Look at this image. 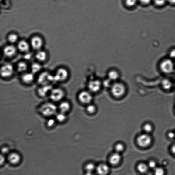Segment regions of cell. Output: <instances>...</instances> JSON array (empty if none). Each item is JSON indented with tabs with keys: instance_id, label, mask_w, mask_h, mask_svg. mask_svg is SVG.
Segmentation results:
<instances>
[{
	"instance_id": "obj_27",
	"label": "cell",
	"mask_w": 175,
	"mask_h": 175,
	"mask_svg": "<svg viewBox=\"0 0 175 175\" xmlns=\"http://www.w3.org/2000/svg\"><path fill=\"white\" fill-rule=\"evenodd\" d=\"M95 165L92 163H89L87 164L86 166V169L87 171L88 174H91L95 170L96 168Z\"/></svg>"
},
{
	"instance_id": "obj_4",
	"label": "cell",
	"mask_w": 175,
	"mask_h": 175,
	"mask_svg": "<svg viewBox=\"0 0 175 175\" xmlns=\"http://www.w3.org/2000/svg\"><path fill=\"white\" fill-rule=\"evenodd\" d=\"M15 67L9 63L2 64L0 69V75L2 79H7L12 77L15 71Z\"/></svg>"
},
{
	"instance_id": "obj_45",
	"label": "cell",
	"mask_w": 175,
	"mask_h": 175,
	"mask_svg": "<svg viewBox=\"0 0 175 175\" xmlns=\"http://www.w3.org/2000/svg\"><path fill=\"white\" fill-rule=\"evenodd\" d=\"M173 90H174L175 91V82H174Z\"/></svg>"
},
{
	"instance_id": "obj_44",
	"label": "cell",
	"mask_w": 175,
	"mask_h": 175,
	"mask_svg": "<svg viewBox=\"0 0 175 175\" xmlns=\"http://www.w3.org/2000/svg\"><path fill=\"white\" fill-rule=\"evenodd\" d=\"M8 149L7 148H4L3 149H2V152L4 153H6L7 152H8Z\"/></svg>"
},
{
	"instance_id": "obj_29",
	"label": "cell",
	"mask_w": 175,
	"mask_h": 175,
	"mask_svg": "<svg viewBox=\"0 0 175 175\" xmlns=\"http://www.w3.org/2000/svg\"><path fill=\"white\" fill-rule=\"evenodd\" d=\"M65 113L60 112V113L58 114L56 116V119L58 122H64L66 119V116Z\"/></svg>"
},
{
	"instance_id": "obj_7",
	"label": "cell",
	"mask_w": 175,
	"mask_h": 175,
	"mask_svg": "<svg viewBox=\"0 0 175 175\" xmlns=\"http://www.w3.org/2000/svg\"><path fill=\"white\" fill-rule=\"evenodd\" d=\"M29 42L32 49L36 52L42 49L44 44L43 38L39 35H35L32 36Z\"/></svg>"
},
{
	"instance_id": "obj_36",
	"label": "cell",
	"mask_w": 175,
	"mask_h": 175,
	"mask_svg": "<svg viewBox=\"0 0 175 175\" xmlns=\"http://www.w3.org/2000/svg\"><path fill=\"white\" fill-rule=\"evenodd\" d=\"M115 149L116 150V152L119 153L122 152L124 149V147L123 144L119 143L116 145L115 146Z\"/></svg>"
},
{
	"instance_id": "obj_23",
	"label": "cell",
	"mask_w": 175,
	"mask_h": 175,
	"mask_svg": "<svg viewBox=\"0 0 175 175\" xmlns=\"http://www.w3.org/2000/svg\"><path fill=\"white\" fill-rule=\"evenodd\" d=\"M7 41L9 44L15 45L19 40L18 35L15 33H10L7 37Z\"/></svg>"
},
{
	"instance_id": "obj_14",
	"label": "cell",
	"mask_w": 175,
	"mask_h": 175,
	"mask_svg": "<svg viewBox=\"0 0 175 175\" xmlns=\"http://www.w3.org/2000/svg\"><path fill=\"white\" fill-rule=\"evenodd\" d=\"M35 76V75L30 71H28L21 74L20 80L24 84L30 85L36 79Z\"/></svg>"
},
{
	"instance_id": "obj_46",
	"label": "cell",
	"mask_w": 175,
	"mask_h": 175,
	"mask_svg": "<svg viewBox=\"0 0 175 175\" xmlns=\"http://www.w3.org/2000/svg\"><path fill=\"white\" fill-rule=\"evenodd\" d=\"M174 64H175V60H174ZM174 72H175V71Z\"/></svg>"
},
{
	"instance_id": "obj_34",
	"label": "cell",
	"mask_w": 175,
	"mask_h": 175,
	"mask_svg": "<svg viewBox=\"0 0 175 175\" xmlns=\"http://www.w3.org/2000/svg\"><path fill=\"white\" fill-rule=\"evenodd\" d=\"M167 0H154V3L156 6H162L165 5Z\"/></svg>"
},
{
	"instance_id": "obj_17",
	"label": "cell",
	"mask_w": 175,
	"mask_h": 175,
	"mask_svg": "<svg viewBox=\"0 0 175 175\" xmlns=\"http://www.w3.org/2000/svg\"><path fill=\"white\" fill-rule=\"evenodd\" d=\"M15 70L20 74L28 71L29 69V64L25 61H21L19 62L15 66Z\"/></svg>"
},
{
	"instance_id": "obj_11",
	"label": "cell",
	"mask_w": 175,
	"mask_h": 175,
	"mask_svg": "<svg viewBox=\"0 0 175 175\" xmlns=\"http://www.w3.org/2000/svg\"><path fill=\"white\" fill-rule=\"evenodd\" d=\"M78 98L81 103L89 104L93 99L92 93L88 90H83L80 91L78 94Z\"/></svg>"
},
{
	"instance_id": "obj_33",
	"label": "cell",
	"mask_w": 175,
	"mask_h": 175,
	"mask_svg": "<svg viewBox=\"0 0 175 175\" xmlns=\"http://www.w3.org/2000/svg\"><path fill=\"white\" fill-rule=\"evenodd\" d=\"M168 57L173 60H175V48H172L169 50Z\"/></svg>"
},
{
	"instance_id": "obj_43",
	"label": "cell",
	"mask_w": 175,
	"mask_h": 175,
	"mask_svg": "<svg viewBox=\"0 0 175 175\" xmlns=\"http://www.w3.org/2000/svg\"><path fill=\"white\" fill-rule=\"evenodd\" d=\"M167 1L171 4H175V0H167Z\"/></svg>"
},
{
	"instance_id": "obj_40",
	"label": "cell",
	"mask_w": 175,
	"mask_h": 175,
	"mask_svg": "<svg viewBox=\"0 0 175 175\" xmlns=\"http://www.w3.org/2000/svg\"><path fill=\"white\" fill-rule=\"evenodd\" d=\"M55 121L53 119H50L48 121L47 125L48 126H52L55 124Z\"/></svg>"
},
{
	"instance_id": "obj_15",
	"label": "cell",
	"mask_w": 175,
	"mask_h": 175,
	"mask_svg": "<svg viewBox=\"0 0 175 175\" xmlns=\"http://www.w3.org/2000/svg\"><path fill=\"white\" fill-rule=\"evenodd\" d=\"M52 84L39 86L37 89V95L41 98H45L49 95L53 88Z\"/></svg>"
},
{
	"instance_id": "obj_30",
	"label": "cell",
	"mask_w": 175,
	"mask_h": 175,
	"mask_svg": "<svg viewBox=\"0 0 175 175\" xmlns=\"http://www.w3.org/2000/svg\"><path fill=\"white\" fill-rule=\"evenodd\" d=\"M113 82L111 80H110L107 78L103 82H102V85H103V87H104L105 88H110Z\"/></svg>"
},
{
	"instance_id": "obj_39",
	"label": "cell",
	"mask_w": 175,
	"mask_h": 175,
	"mask_svg": "<svg viewBox=\"0 0 175 175\" xmlns=\"http://www.w3.org/2000/svg\"><path fill=\"white\" fill-rule=\"evenodd\" d=\"M139 1L142 4L147 5L149 4L152 0H139Z\"/></svg>"
},
{
	"instance_id": "obj_31",
	"label": "cell",
	"mask_w": 175,
	"mask_h": 175,
	"mask_svg": "<svg viewBox=\"0 0 175 175\" xmlns=\"http://www.w3.org/2000/svg\"><path fill=\"white\" fill-rule=\"evenodd\" d=\"M154 173L156 175H163L165 173V170L161 167H156L154 169Z\"/></svg>"
},
{
	"instance_id": "obj_32",
	"label": "cell",
	"mask_w": 175,
	"mask_h": 175,
	"mask_svg": "<svg viewBox=\"0 0 175 175\" xmlns=\"http://www.w3.org/2000/svg\"><path fill=\"white\" fill-rule=\"evenodd\" d=\"M137 1L138 0H125V3L126 6L132 7L135 6Z\"/></svg>"
},
{
	"instance_id": "obj_24",
	"label": "cell",
	"mask_w": 175,
	"mask_h": 175,
	"mask_svg": "<svg viewBox=\"0 0 175 175\" xmlns=\"http://www.w3.org/2000/svg\"><path fill=\"white\" fill-rule=\"evenodd\" d=\"M59 108L60 112L65 113L70 109L71 105L68 101H63L61 102L59 104Z\"/></svg>"
},
{
	"instance_id": "obj_20",
	"label": "cell",
	"mask_w": 175,
	"mask_h": 175,
	"mask_svg": "<svg viewBox=\"0 0 175 175\" xmlns=\"http://www.w3.org/2000/svg\"><path fill=\"white\" fill-rule=\"evenodd\" d=\"M42 68L41 63L38 61L32 63L29 66L30 72L35 75L40 73L42 71Z\"/></svg>"
},
{
	"instance_id": "obj_41",
	"label": "cell",
	"mask_w": 175,
	"mask_h": 175,
	"mask_svg": "<svg viewBox=\"0 0 175 175\" xmlns=\"http://www.w3.org/2000/svg\"><path fill=\"white\" fill-rule=\"evenodd\" d=\"M5 158L3 156H1V165H2L5 163Z\"/></svg>"
},
{
	"instance_id": "obj_26",
	"label": "cell",
	"mask_w": 175,
	"mask_h": 175,
	"mask_svg": "<svg viewBox=\"0 0 175 175\" xmlns=\"http://www.w3.org/2000/svg\"><path fill=\"white\" fill-rule=\"evenodd\" d=\"M149 168L148 165L143 163H140L137 166L138 170L141 173H144L146 172Z\"/></svg>"
},
{
	"instance_id": "obj_12",
	"label": "cell",
	"mask_w": 175,
	"mask_h": 175,
	"mask_svg": "<svg viewBox=\"0 0 175 175\" xmlns=\"http://www.w3.org/2000/svg\"><path fill=\"white\" fill-rule=\"evenodd\" d=\"M152 137L148 133H145L139 136L137 139V143L139 146L146 147L149 146L152 142Z\"/></svg>"
},
{
	"instance_id": "obj_1",
	"label": "cell",
	"mask_w": 175,
	"mask_h": 175,
	"mask_svg": "<svg viewBox=\"0 0 175 175\" xmlns=\"http://www.w3.org/2000/svg\"><path fill=\"white\" fill-rule=\"evenodd\" d=\"M158 69L162 74L170 75L174 73L175 66L174 60L169 57L163 59L158 64Z\"/></svg>"
},
{
	"instance_id": "obj_13",
	"label": "cell",
	"mask_w": 175,
	"mask_h": 175,
	"mask_svg": "<svg viewBox=\"0 0 175 175\" xmlns=\"http://www.w3.org/2000/svg\"><path fill=\"white\" fill-rule=\"evenodd\" d=\"M16 45L18 52L24 54L29 52L31 48L29 42L25 39L20 40Z\"/></svg>"
},
{
	"instance_id": "obj_37",
	"label": "cell",
	"mask_w": 175,
	"mask_h": 175,
	"mask_svg": "<svg viewBox=\"0 0 175 175\" xmlns=\"http://www.w3.org/2000/svg\"><path fill=\"white\" fill-rule=\"evenodd\" d=\"M156 163L155 162V161L153 160L150 161L148 164L149 167L154 169L156 167Z\"/></svg>"
},
{
	"instance_id": "obj_22",
	"label": "cell",
	"mask_w": 175,
	"mask_h": 175,
	"mask_svg": "<svg viewBox=\"0 0 175 175\" xmlns=\"http://www.w3.org/2000/svg\"><path fill=\"white\" fill-rule=\"evenodd\" d=\"M96 169L97 173L100 175L106 174L109 171V166L105 164H102L99 165L97 167Z\"/></svg>"
},
{
	"instance_id": "obj_19",
	"label": "cell",
	"mask_w": 175,
	"mask_h": 175,
	"mask_svg": "<svg viewBox=\"0 0 175 175\" xmlns=\"http://www.w3.org/2000/svg\"><path fill=\"white\" fill-rule=\"evenodd\" d=\"M120 77V72L116 69H110L107 72V78L113 82L118 81Z\"/></svg>"
},
{
	"instance_id": "obj_6",
	"label": "cell",
	"mask_w": 175,
	"mask_h": 175,
	"mask_svg": "<svg viewBox=\"0 0 175 175\" xmlns=\"http://www.w3.org/2000/svg\"><path fill=\"white\" fill-rule=\"evenodd\" d=\"M57 109V107L54 104L47 102L42 105L40 107L39 111L42 114L48 117L55 115Z\"/></svg>"
},
{
	"instance_id": "obj_9",
	"label": "cell",
	"mask_w": 175,
	"mask_h": 175,
	"mask_svg": "<svg viewBox=\"0 0 175 175\" xmlns=\"http://www.w3.org/2000/svg\"><path fill=\"white\" fill-rule=\"evenodd\" d=\"M18 52L15 45L10 44L5 45L2 48V54L5 58H12L17 55Z\"/></svg>"
},
{
	"instance_id": "obj_5",
	"label": "cell",
	"mask_w": 175,
	"mask_h": 175,
	"mask_svg": "<svg viewBox=\"0 0 175 175\" xmlns=\"http://www.w3.org/2000/svg\"><path fill=\"white\" fill-rule=\"evenodd\" d=\"M69 73L68 70L64 67H60L53 74L55 82H63L69 79Z\"/></svg>"
},
{
	"instance_id": "obj_21",
	"label": "cell",
	"mask_w": 175,
	"mask_h": 175,
	"mask_svg": "<svg viewBox=\"0 0 175 175\" xmlns=\"http://www.w3.org/2000/svg\"><path fill=\"white\" fill-rule=\"evenodd\" d=\"M8 160L9 163L12 165H17L20 162L21 157L18 153L13 152L9 155Z\"/></svg>"
},
{
	"instance_id": "obj_16",
	"label": "cell",
	"mask_w": 175,
	"mask_h": 175,
	"mask_svg": "<svg viewBox=\"0 0 175 175\" xmlns=\"http://www.w3.org/2000/svg\"><path fill=\"white\" fill-rule=\"evenodd\" d=\"M174 82L168 78H165L161 80L160 86L162 89L166 91L173 90Z\"/></svg>"
},
{
	"instance_id": "obj_38",
	"label": "cell",
	"mask_w": 175,
	"mask_h": 175,
	"mask_svg": "<svg viewBox=\"0 0 175 175\" xmlns=\"http://www.w3.org/2000/svg\"><path fill=\"white\" fill-rule=\"evenodd\" d=\"M168 136L169 138L174 139L175 138V133L172 131H169L168 133Z\"/></svg>"
},
{
	"instance_id": "obj_8",
	"label": "cell",
	"mask_w": 175,
	"mask_h": 175,
	"mask_svg": "<svg viewBox=\"0 0 175 175\" xmlns=\"http://www.w3.org/2000/svg\"><path fill=\"white\" fill-rule=\"evenodd\" d=\"M65 95V91L63 89L60 87H53L49 96L51 100L56 102L62 100Z\"/></svg>"
},
{
	"instance_id": "obj_10",
	"label": "cell",
	"mask_w": 175,
	"mask_h": 175,
	"mask_svg": "<svg viewBox=\"0 0 175 175\" xmlns=\"http://www.w3.org/2000/svg\"><path fill=\"white\" fill-rule=\"evenodd\" d=\"M102 87V82L98 79L91 80L88 83V90L92 93H98Z\"/></svg>"
},
{
	"instance_id": "obj_35",
	"label": "cell",
	"mask_w": 175,
	"mask_h": 175,
	"mask_svg": "<svg viewBox=\"0 0 175 175\" xmlns=\"http://www.w3.org/2000/svg\"><path fill=\"white\" fill-rule=\"evenodd\" d=\"M87 111L91 113H93L96 111V107L94 105L90 104L87 107Z\"/></svg>"
},
{
	"instance_id": "obj_42",
	"label": "cell",
	"mask_w": 175,
	"mask_h": 175,
	"mask_svg": "<svg viewBox=\"0 0 175 175\" xmlns=\"http://www.w3.org/2000/svg\"><path fill=\"white\" fill-rule=\"evenodd\" d=\"M171 150L173 154L175 155V143L172 145L171 147Z\"/></svg>"
},
{
	"instance_id": "obj_2",
	"label": "cell",
	"mask_w": 175,
	"mask_h": 175,
	"mask_svg": "<svg viewBox=\"0 0 175 175\" xmlns=\"http://www.w3.org/2000/svg\"><path fill=\"white\" fill-rule=\"evenodd\" d=\"M109 89L112 95L116 98H120L124 96L127 90L124 83L119 81L113 82Z\"/></svg>"
},
{
	"instance_id": "obj_28",
	"label": "cell",
	"mask_w": 175,
	"mask_h": 175,
	"mask_svg": "<svg viewBox=\"0 0 175 175\" xmlns=\"http://www.w3.org/2000/svg\"><path fill=\"white\" fill-rule=\"evenodd\" d=\"M153 126L150 123L145 124L143 126V130L147 133H151L153 130Z\"/></svg>"
},
{
	"instance_id": "obj_18",
	"label": "cell",
	"mask_w": 175,
	"mask_h": 175,
	"mask_svg": "<svg viewBox=\"0 0 175 175\" xmlns=\"http://www.w3.org/2000/svg\"><path fill=\"white\" fill-rule=\"evenodd\" d=\"M34 56L37 61L41 63L46 61L48 58L47 52L43 49L36 51Z\"/></svg>"
},
{
	"instance_id": "obj_3",
	"label": "cell",
	"mask_w": 175,
	"mask_h": 175,
	"mask_svg": "<svg viewBox=\"0 0 175 175\" xmlns=\"http://www.w3.org/2000/svg\"><path fill=\"white\" fill-rule=\"evenodd\" d=\"M36 80L39 86L51 85L55 82L53 74L47 71H42L39 74Z\"/></svg>"
},
{
	"instance_id": "obj_25",
	"label": "cell",
	"mask_w": 175,
	"mask_h": 175,
	"mask_svg": "<svg viewBox=\"0 0 175 175\" xmlns=\"http://www.w3.org/2000/svg\"><path fill=\"white\" fill-rule=\"evenodd\" d=\"M121 160V156L119 153L117 152L113 154L110 158V162L112 165H116L119 163Z\"/></svg>"
}]
</instances>
